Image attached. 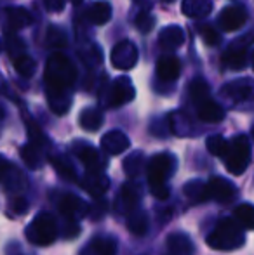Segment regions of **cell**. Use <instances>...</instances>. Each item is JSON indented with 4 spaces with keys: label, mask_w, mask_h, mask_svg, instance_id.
<instances>
[{
    "label": "cell",
    "mask_w": 254,
    "mask_h": 255,
    "mask_svg": "<svg viewBox=\"0 0 254 255\" xmlns=\"http://www.w3.org/2000/svg\"><path fill=\"white\" fill-rule=\"evenodd\" d=\"M77 78V70L70 57L61 52H54L45 64V92L51 110L56 115H64L71 106V87Z\"/></svg>",
    "instance_id": "cell-1"
},
{
    "label": "cell",
    "mask_w": 254,
    "mask_h": 255,
    "mask_svg": "<svg viewBox=\"0 0 254 255\" xmlns=\"http://www.w3.org/2000/svg\"><path fill=\"white\" fill-rule=\"evenodd\" d=\"M174 168H176V158L171 153H159L150 158V161L146 163V181H148L150 193L155 198H169L167 179L174 174Z\"/></svg>",
    "instance_id": "cell-2"
},
{
    "label": "cell",
    "mask_w": 254,
    "mask_h": 255,
    "mask_svg": "<svg viewBox=\"0 0 254 255\" xmlns=\"http://www.w3.org/2000/svg\"><path fill=\"white\" fill-rule=\"evenodd\" d=\"M207 245L214 250H221V252H230V250H237L244 245L246 236L242 228L234 221V219L223 217L218 221L211 235L207 236Z\"/></svg>",
    "instance_id": "cell-3"
},
{
    "label": "cell",
    "mask_w": 254,
    "mask_h": 255,
    "mask_svg": "<svg viewBox=\"0 0 254 255\" xmlns=\"http://www.w3.org/2000/svg\"><path fill=\"white\" fill-rule=\"evenodd\" d=\"M221 160H223L227 170H230L234 175L244 174L246 168L251 163V142H249L248 135L239 134L232 137Z\"/></svg>",
    "instance_id": "cell-4"
},
{
    "label": "cell",
    "mask_w": 254,
    "mask_h": 255,
    "mask_svg": "<svg viewBox=\"0 0 254 255\" xmlns=\"http://www.w3.org/2000/svg\"><path fill=\"white\" fill-rule=\"evenodd\" d=\"M56 236H58V224H56V219L47 212L38 214L26 228L28 242L37 247L51 245L56 240Z\"/></svg>",
    "instance_id": "cell-5"
},
{
    "label": "cell",
    "mask_w": 254,
    "mask_h": 255,
    "mask_svg": "<svg viewBox=\"0 0 254 255\" xmlns=\"http://www.w3.org/2000/svg\"><path fill=\"white\" fill-rule=\"evenodd\" d=\"M134 99V85H132L131 78L120 77L112 84L108 89L105 98V104L108 108H120L124 104L131 103Z\"/></svg>",
    "instance_id": "cell-6"
},
{
    "label": "cell",
    "mask_w": 254,
    "mask_h": 255,
    "mask_svg": "<svg viewBox=\"0 0 254 255\" xmlns=\"http://www.w3.org/2000/svg\"><path fill=\"white\" fill-rule=\"evenodd\" d=\"M207 196L218 203H230L237 196V188L228 179L214 175L207 181Z\"/></svg>",
    "instance_id": "cell-7"
},
{
    "label": "cell",
    "mask_w": 254,
    "mask_h": 255,
    "mask_svg": "<svg viewBox=\"0 0 254 255\" xmlns=\"http://www.w3.org/2000/svg\"><path fill=\"white\" fill-rule=\"evenodd\" d=\"M138 57L139 56L136 45L131 40H122L113 47L110 59H112V64L117 70H131L138 63Z\"/></svg>",
    "instance_id": "cell-8"
},
{
    "label": "cell",
    "mask_w": 254,
    "mask_h": 255,
    "mask_svg": "<svg viewBox=\"0 0 254 255\" xmlns=\"http://www.w3.org/2000/svg\"><path fill=\"white\" fill-rule=\"evenodd\" d=\"M141 198V189L136 182H126L122 189L119 191V196L115 200V210L122 215H129L136 210Z\"/></svg>",
    "instance_id": "cell-9"
},
{
    "label": "cell",
    "mask_w": 254,
    "mask_h": 255,
    "mask_svg": "<svg viewBox=\"0 0 254 255\" xmlns=\"http://www.w3.org/2000/svg\"><path fill=\"white\" fill-rule=\"evenodd\" d=\"M58 208L63 217L71 222H78L82 217H85V215L89 214V205L75 195H64L63 198L59 200Z\"/></svg>",
    "instance_id": "cell-10"
},
{
    "label": "cell",
    "mask_w": 254,
    "mask_h": 255,
    "mask_svg": "<svg viewBox=\"0 0 254 255\" xmlns=\"http://www.w3.org/2000/svg\"><path fill=\"white\" fill-rule=\"evenodd\" d=\"M75 153H77L78 160L84 163L85 170L91 174H101L106 168V160L99 154L96 148L89 144H77L75 146Z\"/></svg>",
    "instance_id": "cell-11"
},
{
    "label": "cell",
    "mask_w": 254,
    "mask_h": 255,
    "mask_svg": "<svg viewBox=\"0 0 254 255\" xmlns=\"http://www.w3.org/2000/svg\"><path fill=\"white\" fill-rule=\"evenodd\" d=\"M248 21V12L246 9L239 5H228L218 16V24L223 28L225 31H237Z\"/></svg>",
    "instance_id": "cell-12"
},
{
    "label": "cell",
    "mask_w": 254,
    "mask_h": 255,
    "mask_svg": "<svg viewBox=\"0 0 254 255\" xmlns=\"http://www.w3.org/2000/svg\"><path fill=\"white\" fill-rule=\"evenodd\" d=\"M254 87H253V82L249 78H239V80H234L230 84L223 85L221 87V96L225 99L232 103H244L251 98Z\"/></svg>",
    "instance_id": "cell-13"
},
{
    "label": "cell",
    "mask_w": 254,
    "mask_h": 255,
    "mask_svg": "<svg viewBox=\"0 0 254 255\" xmlns=\"http://www.w3.org/2000/svg\"><path fill=\"white\" fill-rule=\"evenodd\" d=\"M221 64L228 70H244L248 64V44L234 42L221 56Z\"/></svg>",
    "instance_id": "cell-14"
},
{
    "label": "cell",
    "mask_w": 254,
    "mask_h": 255,
    "mask_svg": "<svg viewBox=\"0 0 254 255\" xmlns=\"http://www.w3.org/2000/svg\"><path fill=\"white\" fill-rule=\"evenodd\" d=\"M0 182L5 184V188L9 191H21L26 186V181H24L23 174L14 167L10 161H7L3 156H0Z\"/></svg>",
    "instance_id": "cell-15"
},
{
    "label": "cell",
    "mask_w": 254,
    "mask_h": 255,
    "mask_svg": "<svg viewBox=\"0 0 254 255\" xmlns=\"http://www.w3.org/2000/svg\"><path fill=\"white\" fill-rule=\"evenodd\" d=\"M129 146H131V141L120 130H110L101 137V149L108 154H122L127 151Z\"/></svg>",
    "instance_id": "cell-16"
},
{
    "label": "cell",
    "mask_w": 254,
    "mask_h": 255,
    "mask_svg": "<svg viewBox=\"0 0 254 255\" xmlns=\"http://www.w3.org/2000/svg\"><path fill=\"white\" fill-rule=\"evenodd\" d=\"M80 186H82V189L87 191L91 196H94V198H101V196L108 191L110 179L106 177L103 172L101 174H91V172H87V174L80 179Z\"/></svg>",
    "instance_id": "cell-17"
},
{
    "label": "cell",
    "mask_w": 254,
    "mask_h": 255,
    "mask_svg": "<svg viewBox=\"0 0 254 255\" xmlns=\"http://www.w3.org/2000/svg\"><path fill=\"white\" fill-rule=\"evenodd\" d=\"M80 255H117V243L110 236H96L80 250Z\"/></svg>",
    "instance_id": "cell-18"
},
{
    "label": "cell",
    "mask_w": 254,
    "mask_h": 255,
    "mask_svg": "<svg viewBox=\"0 0 254 255\" xmlns=\"http://www.w3.org/2000/svg\"><path fill=\"white\" fill-rule=\"evenodd\" d=\"M185 42V31L176 24H171L160 30L159 35V44L164 51H174V49L181 47Z\"/></svg>",
    "instance_id": "cell-19"
},
{
    "label": "cell",
    "mask_w": 254,
    "mask_h": 255,
    "mask_svg": "<svg viewBox=\"0 0 254 255\" xmlns=\"http://www.w3.org/2000/svg\"><path fill=\"white\" fill-rule=\"evenodd\" d=\"M181 73V61L176 56H164L157 63V75L164 82H174L178 80Z\"/></svg>",
    "instance_id": "cell-20"
},
{
    "label": "cell",
    "mask_w": 254,
    "mask_h": 255,
    "mask_svg": "<svg viewBox=\"0 0 254 255\" xmlns=\"http://www.w3.org/2000/svg\"><path fill=\"white\" fill-rule=\"evenodd\" d=\"M197 117L200 118L206 124H220L225 118V110L220 103L213 101V99H207V101L200 103L197 106Z\"/></svg>",
    "instance_id": "cell-21"
},
{
    "label": "cell",
    "mask_w": 254,
    "mask_h": 255,
    "mask_svg": "<svg viewBox=\"0 0 254 255\" xmlns=\"http://www.w3.org/2000/svg\"><path fill=\"white\" fill-rule=\"evenodd\" d=\"M181 10L185 16L192 17V19H200V17H206L211 14L213 2L211 0H183Z\"/></svg>",
    "instance_id": "cell-22"
},
{
    "label": "cell",
    "mask_w": 254,
    "mask_h": 255,
    "mask_svg": "<svg viewBox=\"0 0 254 255\" xmlns=\"http://www.w3.org/2000/svg\"><path fill=\"white\" fill-rule=\"evenodd\" d=\"M5 16H7V24L12 28V31L23 30V28L30 26L31 21H33L31 14L24 7H9L5 10Z\"/></svg>",
    "instance_id": "cell-23"
},
{
    "label": "cell",
    "mask_w": 254,
    "mask_h": 255,
    "mask_svg": "<svg viewBox=\"0 0 254 255\" xmlns=\"http://www.w3.org/2000/svg\"><path fill=\"white\" fill-rule=\"evenodd\" d=\"M167 249L173 255H193L195 249H193L192 240L183 233H174L167 238Z\"/></svg>",
    "instance_id": "cell-24"
},
{
    "label": "cell",
    "mask_w": 254,
    "mask_h": 255,
    "mask_svg": "<svg viewBox=\"0 0 254 255\" xmlns=\"http://www.w3.org/2000/svg\"><path fill=\"white\" fill-rule=\"evenodd\" d=\"M87 19L92 24H98V26L99 24H106L112 19V5L108 2H105V0L94 2L87 9Z\"/></svg>",
    "instance_id": "cell-25"
},
{
    "label": "cell",
    "mask_w": 254,
    "mask_h": 255,
    "mask_svg": "<svg viewBox=\"0 0 254 255\" xmlns=\"http://www.w3.org/2000/svg\"><path fill=\"white\" fill-rule=\"evenodd\" d=\"M78 122H80V127L87 132H96L101 128L103 125V113L96 108H85L84 111L78 117Z\"/></svg>",
    "instance_id": "cell-26"
},
{
    "label": "cell",
    "mask_w": 254,
    "mask_h": 255,
    "mask_svg": "<svg viewBox=\"0 0 254 255\" xmlns=\"http://www.w3.org/2000/svg\"><path fill=\"white\" fill-rule=\"evenodd\" d=\"M185 195L192 203H204L209 200L207 196V186L206 182H202L200 179H192L185 184Z\"/></svg>",
    "instance_id": "cell-27"
},
{
    "label": "cell",
    "mask_w": 254,
    "mask_h": 255,
    "mask_svg": "<svg viewBox=\"0 0 254 255\" xmlns=\"http://www.w3.org/2000/svg\"><path fill=\"white\" fill-rule=\"evenodd\" d=\"M124 172L129 177H138L145 170V154L141 151H132L129 156L124 158Z\"/></svg>",
    "instance_id": "cell-28"
},
{
    "label": "cell",
    "mask_w": 254,
    "mask_h": 255,
    "mask_svg": "<svg viewBox=\"0 0 254 255\" xmlns=\"http://www.w3.org/2000/svg\"><path fill=\"white\" fill-rule=\"evenodd\" d=\"M127 228L134 236H145L148 233V217L145 212L134 210L127 217Z\"/></svg>",
    "instance_id": "cell-29"
},
{
    "label": "cell",
    "mask_w": 254,
    "mask_h": 255,
    "mask_svg": "<svg viewBox=\"0 0 254 255\" xmlns=\"http://www.w3.org/2000/svg\"><path fill=\"white\" fill-rule=\"evenodd\" d=\"M188 94H190L192 103L195 104V106H199L200 103L207 101V99L211 98L209 96L211 89H209V85H207L206 80H202V78H195V80L188 85Z\"/></svg>",
    "instance_id": "cell-30"
},
{
    "label": "cell",
    "mask_w": 254,
    "mask_h": 255,
    "mask_svg": "<svg viewBox=\"0 0 254 255\" xmlns=\"http://www.w3.org/2000/svg\"><path fill=\"white\" fill-rule=\"evenodd\" d=\"M235 222L244 229H254V205L251 203H242L235 208L234 212Z\"/></svg>",
    "instance_id": "cell-31"
},
{
    "label": "cell",
    "mask_w": 254,
    "mask_h": 255,
    "mask_svg": "<svg viewBox=\"0 0 254 255\" xmlns=\"http://www.w3.org/2000/svg\"><path fill=\"white\" fill-rule=\"evenodd\" d=\"M19 153L28 168H38L42 165V149L38 148V146L28 142V144H24L23 148L19 149Z\"/></svg>",
    "instance_id": "cell-32"
},
{
    "label": "cell",
    "mask_w": 254,
    "mask_h": 255,
    "mask_svg": "<svg viewBox=\"0 0 254 255\" xmlns=\"http://www.w3.org/2000/svg\"><path fill=\"white\" fill-rule=\"evenodd\" d=\"M51 163L63 179H68V181H75V179H77L73 165L64 156H51Z\"/></svg>",
    "instance_id": "cell-33"
},
{
    "label": "cell",
    "mask_w": 254,
    "mask_h": 255,
    "mask_svg": "<svg viewBox=\"0 0 254 255\" xmlns=\"http://www.w3.org/2000/svg\"><path fill=\"white\" fill-rule=\"evenodd\" d=\"M14 68H16V71L21 75V77L30 78L31 75L35 73V70H37V63H35L28 54H23V56L14 59Z\"/></svg>",
    "instance_id": "cell-34"
},
{
    "label": "cell",
    "mask_w": 254,
    "mask_h": 255,
    "mask_svg": "<svg viewBox=\"0 0 254 255\" xmlns=\"http://www.w3.org/2000/svg\"><path fill=\"white\" fill-rule=\"evenodd\" d=\"M26 120V128H28V135H30V144H35L38 146V148H45L47 146V137L44 135V132L40 130V127H38L37 124H35L31 118H24Z\"/></svg>",
    "instance_id": "cell-35"
},
{
    "label": "cell",
    "mask_w": 254,
    "mask_h": 255,
    "mask_svg": "<svg viewBox=\"0 0 254 255\" xmlns=\"http://www.w3.org/2000/svg\"><path fill=\"white\" fill-rule=\"evenodd\" d=\"M5 47H7V52H9L10 59H16V57L23 56L24 54V44L17 35L14 33H7V38H5Z\"/></svg>",
    "instance_id": "cell-36"
},
{
    "label": "cell",
    "mask_w": 254,
    "mask_h": 255,
    "mask_svg": "<svg viewBox=\"0 0 254 255\" xmlns=\"http://www.w3.org/2000/svg\"><path fill=\"white\" fill-rule=\"evenodd\" d=\"M227 144H228V141L223 137V135H211V137H207V141H206L207 151L218 158H221L225 154Z\"/></svg>",
    "instance_id": "cell-37"
},
{
    "label": "cell",
    "mask_w": 254,
    "mask_h": 255,
    "mask_svg": "<svg viewBox=\"0 0 254 255\" xmlns=\"http://www.w3.org/2000/svg\"><path fill=\"white\" fill-rule=\"evenodd\" d=\"M134 23H136V28H138L141 33H148V31H152L153 26H155V17H153L148 10H141V12L138 14V17H136Z\"/></svg>",
    "instance_id": "cell-38"
},
{
    "label": "cell",
    "mask_w": 254,
    "mask_h": 255,
    "mask_svg": "<svg viewBox=\"0 0 254 255\" xmlns=\"http://www.w3.org/2000/svg\"><path fill=\"white\" fill-rule=\"evenodd\" d=\"M47 44L52 49H63L66 47V35L59 28H49L47 30Z\"/></svg>",
    "instance_id": "cell-39"
},
{
    "label": "cell",
    "mask_w": 254,
    "mask_h": 255,
    "mask_svg": "<svg viewBox=\"0 0 254 255\" xmlns=\"http://www.w3.org/2000/svg\"><path fill=\"white\" fill-rule=\"evenodd\" d=\"M106 214V202L103 198H94V203L89 207V215L94 221H99L101 217H105Z\"/></svg>",
    "instance_id": "cell-40"
},
{
    "label": "cell",
    "mask_w": 254,
    "mask_h": 255,
    "mask_svg": "<svg viewBox=\"0 0 254 255\" xmlns=\"http://www.w3.org/2000/svg\"><path fill=\"white\" fill-rule=\"evenodd\" d=\"M200 35H202L204 42H206L207 45H218L220 44V33H218L216 30H214V26H202L200 28Z\"/></svg>",
    "instance_id": "cell-41"
},
{
    "label": "cell",
    "mask_w": 254,
    "mask_h": 255,
    "mask_svg": "<svg viewBox=\"0 0 254 255\" xmlns=\"http://www.w3.org/2000/svg\"><path fill=\"white\" fill-rule=\"evenodd\" d=\"M9 210L10 212H14L16 215H21V214H24V212L28 210V202H26V198H23V196H14L12 200H10V203H9Z\"/></svg>",
    "instance_id": "cell-42"
},
{
    "label": "cell",
    "mask_w": 254,
    "mask_h": 255,
    "mask_svg": "<svg viewBox=\"0 0 254 255\" xmlns=\"http://www.w3.org/2000/svg\"><path fill=\"white\" fill-rule=\"evenodd\" d=\"M44 5L49 12H59L64 9V0H44Z\"/></svg>",
    "instance_id": "cell-43"
},
{
    "label": "cell",
    "mask_w": 254,
    "mask_h": 255,
    "mask_svg": "<svg viewBox=\"0 0 254 255\" xmlns=\"http://www.w3.org/2000/svg\"><path fill=\"white\" fill-rule=\"evenodd\" d=\"M80 233V228H78V222H71L66 221V226H64V236L66 238H73Z\"/></svg>",
    "instance_id": "cell-44"
},
{
    "label": "cell",
    "mask_w": 254,
    "mask_h": 255,
    "mask_svg": "<svg viewBox=\"0 0 254 255\" xmlns=\"http://www.w3.org/2000/svg\"><path fill=\"white\" fill-rule=\"evenodd\" d=\"M71 3H73V5H78V3H82L84 2V0H70Z\"/></svg>",
    "instance_id": "cell-45"
},
{
    "label": "cell",
    "mask_w": 254,
    "mask_h": 255,
    "mask_svg": "<svg viewBox=\"0 0 254 255\" xmlns=\"http://www.w3.org/2000/svg\"><path fill=\"white\" fill-rule=\"evenodd\" d=\"M3 115H5V111H3V108L0 106V120H2V118H3Z\"/></svg>",
    "instance_id": "cell-46"
},
{
    "label": "cell",
    "mask_w": 254,
    "mask_h": 255,
    "mask_svg": "<svg viewBox=\"0 0 254 255\" xmlns=\"http://www.w3.org/2000/svg\"><path fill=\"white\" fill-rule=\"evenodd\" d=\"M162 2H166V3H171V2H174V0H162Z\"/></svg>",
    "instance_id": "cell-47"
},
{
    "label": "cell",
    "mask_w": 254,
    "mask_h": 255,
    "mask_svg": "<svg viewBox=\"0 0 254 255\" xmlns=\"http://www.w3.org/2000/svg\"><path fill=\"white\" fill-rule=\"evenodd\" d=\"M251 135H253V139H254V125H253V130H251Z\"/></svg>",
    "instance_id": "cell-48"
},
{
    "label": "cell",
    "mask_w": 254,
    "mask_h": 255,
    "mask_svg": "<svg viewBox=\"0 0 254 255\" xmlns=\"http://www.w3.org/2000/svg\"><path fill=\"white\" fill-rule=\"evenodd\" d=\"M253 68H254V52H253Z\"/></svg>",
    "instance_id": "cell-49"
},
{
    "label": "cell",
    "mask_w": 254,
    "mask_h": 255,
    "mask_svg": "<svg viewBox=\"0 0 254 255\" xmlns=\"http://www.w3.org/2000/svg\"><path fill=\"white\" fill-rule=\"evenodd\" d=\"M0 49H2V44H0Z\"/></svg>",
    "instance_id": "cell-50"
}]
</instances>
